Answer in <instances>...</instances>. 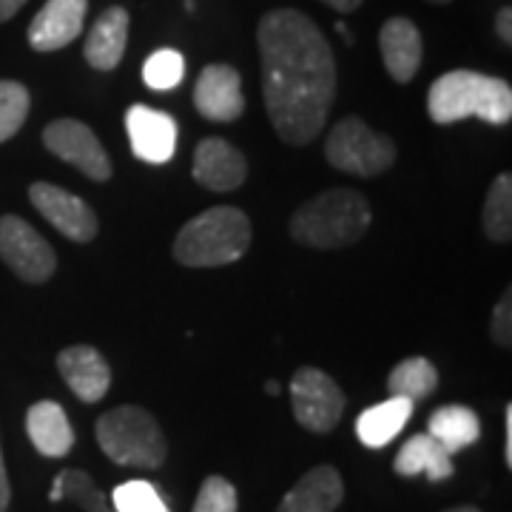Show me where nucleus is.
<instances>
[{"mask_svg": "<svg viewBox=\"0 0 512 512\" xmlns=\"http://www.w3.org/2000/svg\"><path fill=\"white\" fill-rule=\"evenodd\" d=\"M495 345L510 348L512 345V291H504V296L498 299V305L493 308V325H490Z\"/></svg>", "mask_w": 512, "mask_h": 512, "instance_id": "obj_30", "label": "nucleus"}, {"mask_svg": "<svg viewBox=\"0 0 512 512\" xmlns=\"http://www.w3.org/2000/svg\"><path fill=\"white\" fill-rule=\"evenodd\" d=\"M504 458H507V467H512V404H507V410H504Z\"/></svg>", "mask_w": 512, "mask_h": 512, "instance_id": "obj_33", "label": "nucleus"}, {"mask_svg": "<svg viewBox=\"0 0 512 512\" xmlns=\"http://www.w3.org/2000/svg\"><path fill=\"white\" fill-rule=\"evenodd\" d=\"M436 387H439V370H436V365L430 359H424V356L404 359L387 376L390 396H402V399H410L413 404L427 399Z\"/></svg>", "mask_w": 512, "mask_h": 512, "instance_id": "obj_23", "label": "nucleus"}, {"mask_svg": "<svg viewBox=\"0 0 512 512\" xmlns=\"http://www.w3.org/2000/svg\"><path fill=\"white\" fill-rule=\"evenodd\" d=\"M279 390H282V387H279L276 382H265V393H268V396H276Z\"/></svg>", "mask_w": 512, "mask_h": 512, "instance_id": "obj_37", "label": "nucleus"}, {"mask_svg": "<svg viewBox=\"0 0 512 512\" xmlns=\"http://www.w3.org/2000/svg\"><path fill=\"white\" fill-rule=\"evenodd\" d=\"M89 0H46L29 26V46L35 52H57L83 35Z\"/></svg>", "mask_w": 512, "mask_h": 512, "instance_id": "obj_13", "label": "nucleus"}, {"mask_svg": "<svg viewBox=\"0 0 512 512\" xmlns=\"http://www.w3.org/2000/svg\"><path fill=\"white\" fill-rule=\"evenodd\" d=\"M114 510L117 512H171L163 495L157 493L154 484L148 481H126L114 490Z\"/></svg>", "mask_w": 512, "mask_h": 512, "instance_id": "obj_28", "label": "nucleus"}, {"mask_svg": "<svg viewBox=\"0 0 512 512\" xmlns=\"http://www.w3.org/2000/svg\"><path fill=\"white\" fill-rule=\"evenodd\" d=\"M444 512H481L476 507H453V510H444Z\"/></svg>", "mask_w": 512, "mask_h": 512, "instance_id": "obj_38", "label": "nucleus"}, {"mask_svg": "<svg viewBox=\"0 0 512 512\" xmlns=\"http://www.w3.org/2000/svg\"><path fill=\"white\" fill-rule=\"evenodd\" d=\"M26 433L40 456L63 458L72 453L74 430L66 410L57 402H37L26 413Z\"/></svg>", "mask_w": 512, "mask_h": 512, "instance_id": "obj_19", "label": "nucleus"}, {"mask_svg": "<svg viewBox=\"0 0 512 512\" xmlns=\"http://www.w3.org/2000/svg\"><path fill=\"white\" fill-rule=\"evenodd\" d=\"M23 3H26V0H0V23L15 18L20 9H23Z\"/></svg>", "mask_w": 512, "mask_h": 512, "instance_id": "obj_34", "label": "nucleus"}, {"mask_svg": "<svg viewBox=\"0 0 512 512\" xmlns=\"http://www.w3.org/2000/svg\"><path fill=\"white\" fill-rule=\"evenodd\" d=\"M251 220L234 205H217L197 214L174 239V259L185 268H222L251 248Z\"/></svg>", "mask_w": 512, "mask_h": 512, "instance_id": "obj_4", "label": "nucleus"}, {"mask_svg": "<svg viewBox=\"0 0 512 512\" xmlns=\"http://www.w3.org/2000/svg\"><path fill=\"white\" fill-rule=\"evenodd\" d=\"M336 32H339V35H345V40H348V43H353V35H350V29L345 26V23H342V20L336 23Z\"/></svg>", "mask_w": 512, "mask_h": 512, "instance_id": "obj_36", "label": "nucleus"}, {"mask_svg": "<svg viewBox=\"0 0 512 512\" xmlns=\"http://www.w3.org/2000/svg\"><path fill=\"white\" fill-rule=\"evenodd\" d=\"M97 444L114 464L157 470L168 456V441L157 419L134 404L114 407L97 419Z\"/></svg>", "mask_w": 512, "mask_h": 512, "instance_id": "obj_5", "label": "nucleus"}, {"mask_svg": "<svg viewBox=\"0 0 512 512\" xmlns=\"http://www.w3.org/2000/svg\"><path fill=\"white\" fill-rule=\"evenodd\" d=\"M484 231L493 242L512 239V177L498 174L484 202Z\"/></svg>", "mask_w": 512, "mask_h": 512, "instance_id": "obj_25", "label": "nucleus"}, {"mask_svg": "<svg viewBox=\"0 0 512 512\" xmlns=\"http://www.w3.org/2000/svg\"><path fill=\"white\" fill-rule=\"evenodd\" d=\"M495 32H498V37L510 46L512 43V9L510 6H504L498 15H495Z\"/></svg>", "mask_w": 512, "mask_h": 512, "instance_id": "obj_31", "label": "nucleus"}, {"mask_svg": "<svg viewBox=\"0 0 512 512\" xmlns=\"http://www.w3.org/2000/svg\"><path fill=\"white\" fill-rule=\"evenodd\" d=\"M393 470L402 478L427 476L430 481H447L453 476V456L441 447L439 441L427 433H419L404 441V447L396 453Z\"/></svg>", "mask_w": 512, "mask_h": 512, "instance_id": "obj_20", "label": "nucleus"}, {"mask_svg": "<svg viewBox=\"0 0 512 512\" xmlns=\"http://www.w3.org/2000/svg\"><path fill=\"white\" fill-rule=\"evenodd\" d=\"M291 407L305 430L330 433L345 413V396L325 370L299 367L291 379Z\"/></svg>", "mask_w": 512, "mask_h": 512, "instance_id": "obj_7", "label": "nucleus"}, {"mask_svg": "<svg viewBox=\"0 0 512 512\" xmlns=\"http://www.w3.org/2000/svg\"><path fill=\"white\" fill-rule=\"evenodd\" d=\"M325 157L345 174L376 177L396 163V143L384 134H376L362 117H345L330 128Z\"/></svg>", "mask_w": 512, "mask_h": 512, "instance_id": "obj_6", "label": "nucleus"}, {"mask_svg": "<svg viewBox=\"0 0 512 512\" xmlns=\"http://www.w3.org/2000/svg\"><path fill=\"white\" fill-rule=\"evenodd\" d=\"M248 163L237 146L222 137H205L194 151V180L208 191H234L245 183Z\"/></svg>", "mask_w": 512, "mask_h": 512, "instance_id": "obj_14", "label": "nucleus"}, {"mask_svg": "<svg viewBox=\"0 0 512 512\" xmlns=\"http://www.w3.org/2000/svg\"><path fill=\"white\" fill-rule=\"evenodd\" d=\"M0 259L29 285H40L57 271L55 248L15 214L0 217Z\"/></svg>", "mask_w": 512, "mask_h": 512, "instance_id": "obj_8", "label": "nucleus"}, {"mask_svg": "<svg viewBox=\"0 0 512 512\" xmlns=\"http://www.w3.org/2000/svg\"><path fill=\"white\" fill-rule=\"evenodd\" d=\"M191 512H237V487L228 478L208 476Z\"/></svg>", "mask_w": 512, "mask_h": 512, "instance_id": "obj_29", "label": "nucleus"}, {"mask_svg": "<svg viewBox=\"0 0 512 512\" xmlns=\"http://www.w3.org/2000/svg\"><path fill=\"white\" fill-rule=\"evenodd\" d=\"M29 89L18 80H0V143L12 140L29 117Z\"/></svg>", "mask_w": 512, "mask_h": 512, "instance_id": "obj_26", "label": "nucleus"}, {"mask_svg": "<svg viewBox=\"0 0 512 512\" xmlns=\"http://www.w3.org/2000/svg\"><path fill=\"white\" fill-rule=\"evenodd\" d=\"M29 200L37 208V214L52 222L63 237L74 242H92L97 237V214L92 211V205L69 194L66 188L35 183L29 188Z\"/></svg>", "mask_w": 512, "mask_h": 512, "instance_id": "obj_10", "label": "nucleus"}, {"mask_svg": "<svg viewBox=\"0 0 512 512\" xmlns=\"http://www.w3.org/2000/svg\"><path fill=\"white\" fill-rule=\"evenodd\" d=\"M427 3H439L441 6V3H450V0H427Z\"/></svg>", "mask_w": 512, "mask_h": 512, "instance_id": "obj_39", "label": "nucleus"}, {"mask_svg": "<svg viewBox=\"0 0 512 512\" xmlns=\"http://www.w3.org/2000/svg\"><path fill=\"white\" fill-rule=\"evenodd\" d=\"M52 501H72L83 512H109L106 493L94 484V478L83 470H63L52 484Z\"/></svg>", "mask_w": 512, "mask_h": 512, "instance_id": "obj_24", "label": "nucleus"}, {"mask_svg": "<svg viewBox=\"0 0 512 512\" xmlns=\"http://www.w3.org/2000/svg\"><path fill=\"white\" fill-rule=\"evenodd\" d=\"M427 436H433L450 456H456L481 439V421L476 410L464 404H444L427 421Z\"/></svg>", "mask_w": 512, "mask_h": 512, "instance_id": "obj_22", "label": "nucleus"}, {"mask_svg": "<svg viewBox=\"0 0 512 512\" xmlns=\"http://www.w3.org/2000/svg\"><path fill=\"white\" fill-rule=\"evenodd\" d=\"M345 498V484L336 467L319 464L293 484L276 512H336Z\"/></svg>", "mask_w": 512, "mask_h": 512, "instance_id": "obj_17", "label": "nucleus"}, {"mask_svg": "<svg viewBox=\"0 0 512 512\" xmlns=\"http://www.w3.org/2000/svg\"><path fill=\"white\" fill-rule=\"evenodd\" d=\"M194 106L211 123H234L245 111L242 77L228 63H211L194 86Z\"/></svg>", "mask_w": 512, "mask_h": 512, "instance_id": "obj_11", "label": "nucleus"}, {"mask_svg": "<svg viewBox=\"0 0 512 512\" xmlns=\"http://www.w3.org/2000/svg\"><path fill=\"white\" fill-rule=\"evenodd\" d=\"M427 114L439 126H450L467 117L487 120L493 126H507L512 120V89L501 77L456 69L441 74L430 86Z\"/></svg>", "mask_w": 512, "mask_h": 512, "instance_id": "obj_2", "label": "nucleus"}, {"mask_svg": "<svg viewBox=\"0 0 512 512\" xmlns=\"http://www.w3.org/2000/svg\"><path fill=\"white\" fill-rule=\"evenodd\" d=\"M256 46L271 126L285 143L308 146L336 100V57L328 37L305 12L274 9L256 26Z\"/></svg>", "mask_w": 512, "mask_h": 512, "instance_id": "obj_1", "label": "nucleus"}, {"mask_svg": "<svg viewBox=\"0 0 512 512\" xmlns=\"http://www.w3.org/2000/svg\"><path fill=\"white\" fill-rule=\"evenodd\" d=\"M322 3H328L330 9H336V12H356L365 0H322Z\"/></svg>", "mask_w": 512, "mask_h": 512, "instance_id": "obj_35", "label": "nucleus"}, {"mask_svg": "<svg viewBox=\"0 0 512 512\" xmlns=\"http://www.w3.org/2000/svg\"><path fill=\"white\" fill-rule=\"evenodd\" d=\"M185 77V60L180 52L174 49H160L148 57L146 66H143V80H146L148 89L154 92H168V89H177Z\"/></svg>", "mask_w": 512, "mask_h": 512, "instance_id": "obj_27", "label": "nucleus"}, {"mask_svg": "<svg viewBox=\"0 0 512 512\" xmlns=\"http://www.w3.org/2000/svg\"><path fill=\"white\" fill-rule=\"evenodd\" d=\"M370 205L356 188H328L291 217V237L299 245L333 251L348 248L370 228Z\"/></svg>", "mask_w": 512, "mask_h": 512, "instance_id": "obj_3", "label": "nucleus"}, {"mask_svg": "<svg viewBox=\"0 0 512 512\" xmlns=\"http://www.w3.org/2000/svg\"><path fill=\"white\" fill-rule=\"evenodd\" d=\"M57 370L80 402H100L111 387V367L100 350L74 345L57 353Z\"/></svg>", "mask_w": 512, "mask_h": 512, "instance_id": "obj_15", "label": "nucleus"}, {"mask_svg": "<svg viewBox=\"0 0 512 512\" xmlns=\"http://www.w3.org/2000/svg\"><path fill=\"white\" fill-rule=\"evenodd\" d=\"M379 49H382L384 69L396 83H410L419 74L424 43H421L419 26L413 20H384L382 32H379Z\"/></svg>", "mask_w": 512, "mask_h": 512, "instance_id": "obj_16", "label": "nucleus"}, {"mask_svg": "<svg viewBox=\"0 0 512 512\" xmlns=\"http://www.w3.org/2000/svg\"><path fill=\"white\" fill-rule=\"evenodd\" d=\"M9 501H12V487H9V473H6L3 447H0V512L9 510Z\"/></svg>", "mask_w": 512, "mask_h": 512, "instance_id": "obj_32", "label": "nucleus"}, {"mask_svg": "<svg viewBox=\"0 0 512 512\" xmlns=\"http://www.w3.org/2000/svg\"><path fill=\"white\" fill-rule=\"evenodd\" d=\"M43 146L63 163L80 168L86 177H92L97 183H106L111 177V160L106 148L97 140L92 128L80 120L63 117V120L49 123L43 131Z\"/></svg>", "mask_w": 512, "mask_h": 512, "instance_id": "obj_9", "label": "nucleus"}, {"mask_svg": "<svg viewBox=\"0 0 512 512\" xmlns=\"http://www.w3.org/2000/svg\"><path fill=\"white\" fill-rule=\"evenodd\" d=\"M410 419H413V402L402 396H390L387 402L373 404L356 419V436L365 447L379 450L396 439Z\"/></svg>", "mask_w": 512, "mask_h": 512, "instance_id": "obj_21", "label": "nucleus"}, {"mask_svg": "<svg viewBox=\"0 0 512 512\" xmlns=\"http://www.w3.org/2000/svg\"><path fill=\"white\" fill-rule=\"evenodd\" d=\"M128 26H131V18L123 6H111L94 20L92 32L86 35V49H83V57L92 69L114 72L123 63L128 46Z\"/></svg>", "mask_w": 512, "mask_h": 512, "instance_id": "obj_18", "label": "nucleus"}, {"mask_svg": "<svg viewBox=\"0 0 512 512\" xmlns=\"http://www.w3.org/2000/svg\"><path fill=\"white\" fill-rule=\"evenodd\" d=\"M126 131L134 157H140L143 163L163 165L177 151V123L165 111L131 106L126 114Z\"/></svg>", "mask_w": 512, "mask_h": 512, "instance_id": "obj_12", "label": "nucleus"}]
</instances>
